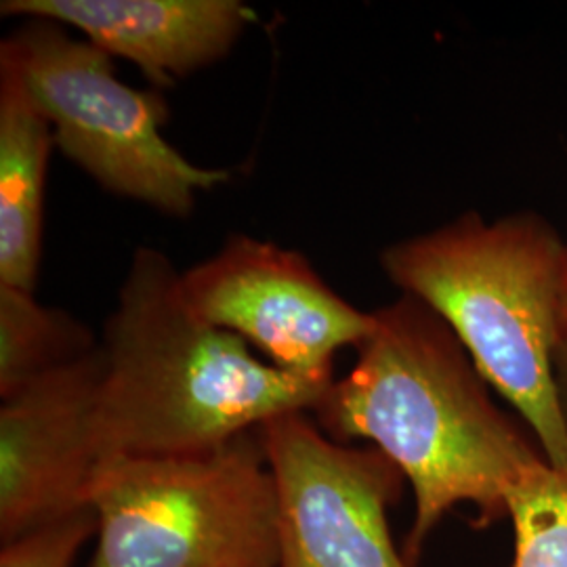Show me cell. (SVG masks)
Returning a JSON list of instances; mask_svg holds the SVG:
<instances>
[{
    "mask_svg": "<svg viewBox=\"0 0 567 567\" xmlns=\"http://www.w3.org/2000/svg\"><path fill=\"white\" fill-rule=\"evenodd\" d=\"M358 358L313 408L334 442H365L402 471L414 492L404 559L412 567L429 536L458 505L477 526L507 517V494L545 458L494 404L486 379L452 328L423 301L400 295L374 309Z\"/></svg>",
    "mask_w": 567,
    "mask_h": 567,
    "instance_id": "cell-1",
    "label": "cell"
},
{
    "mask_svg": "<svg viewBox=\"0 0 567 567\" xmlns=\"http://www.w3.org/2000/svg\"><path fill=\"white\" fill-rule=\"evenodd\" d=\"M102 351V458L208 452L284 412H313L332 385L276 368L204 322L183 297L182 271L150 246L131 259Z\"/></svg>",
    "mask_w": 567,
    "mask_h": 567,
    "instance_id": "cell-2",
    "label": "cell"
},
{
    "mask_svg": "<svg viewBox=\"0 0 567 567\" xmlns=\"http://www.w3.org/2000/svg\"><path fill=\"white\" fill-rule=\"evenodd\" d=\"M381 269L431 307L515 412L553 466L567 468V425L555 383L564 337L567 244L534 210L487 221L468 210L389 244Z\"/></svg>",
    "mask_w": 567,
    "mask_h": 567,
    "instance_id": "cell-3",
    "label": "cell"
},
{
    "mask_svg": "<svg viewBox=\"0 0 567 567\" xmlns=\"http://www.w3.org/2000/svg\"><path fill=\"white\" fill-rule=\"evenodd\" d=\"M89 567H276L278 494L259 431L185 456H107Z\"/></svg>",
    "mask_w": 567,
    "mask_h": 567,
    "instance_id": "cell-4",
    "label": "cell"
},
{
    "mask_svg": "<svg viewBox=\"0 0 567 567\" xmlns=\"http://www.w3.org/2000/svg\"><path fill=\"white\" fill-rule=\"evenodd\" d=\"M51 122L61 154L105 192L189 217L198 194L229 182V171L187 161L163 135V91L118 79L114 58L60 23L30 20L0 44Z\"/></svg>",
    "mask_w": 567,
    "mask_h": 567,
    "instance_id": "cell-5",
    "label": "cell"
},
{
    "mask_svg": "<svg viewBox=\"0 0 567 567\" xmlns=\"http://www.w3.org/2000/svg\"><path fill=\"white\" fill-rule=\"evenodd\" d=\"M257 431L278 494L276 567H410L386 522L405 477L381 450L330 440L307 410Z\"/></svg>",
    "mask_w": 567,
    "mask_h": 567,
    "instance_id": "cell-6",
    "label": "cell"
},
{
    "mask_svg": "<svg viewBox=\"0 0 567 567\" xmlns=\"http://www.w3.org/2000/svg\"><path fill=\"white\" fill-rule=\"evenodd\" d=\"M182 290L204 322L240 337L269 364L326 385L334 381V355L374 328V311L344 301L299 250L244 234L182 271Z\"/></svg>",
    "mask_w": 567,
    "mask_h": 567,
    "instance_id": "cell-7",
    "label": "cell"
},
{
    "mask_svg": "<svg viewBox=\"0 0 567 567\" xmlns=\"http://www.w3.org/2000/svg\"><path fill=\"white\" fill-rule=\"evenodd\" d=\"M102 381L100 343L93 353L42 374L2 400V545L91 511V486L102 461Z\"/></svg>",
    "mask_w": 567,
    "mask_h": 567,
    "instance_id": "cell-8",
    "label": "cell"
},
{
    "mask_svg": "<svg viewBox=\"0 0 567 567\" xmlns=\"http://www.w3.org/2000/svg\"><path fill=\"white\" fill-rule=\"evenodd\" d=\"M0 13L74 28L158 89L224 60L257 20L240 0H2Z\"/></svg>",
    "mask_w": 567,
    "mask_h": 567,
    "instance_id": "cell-9",
    "label": "cell"
},
{
    "mask_svg": "<svg viewBox=\"0 0 567 567\" xmlns=\"http://www.w3.org/2000/svg\"><path fill=\"white\" fill-rule=\"evenodd\" d=\"M51 122L0 55V284L34 292L41 269Z\"/></svg>",
    "mask_w": 567,
    "mask_h": 567,
    "instance_id": "cell-10",
    "label": "cell"
},
{
    "mask_svg": "<svg viewBox=\"0 0 567 567\" xmlns=\"http://www.w3.org/2000/svg\"><path fill=\"white\" fill-rule=\"evenodd\" d=\"M95 334L34 292L0 284V400L42 374L93 353Z\"/></svg>",
    "mask_w": 567,
    "mask_h": 567,
    "instance_id": "cell-11",
    "label": "cell"
},
{
    "mask_svg": "<svg viewBox=\"0 0 567 567\" xmlns=\"http://www.w3.org/2000/svg\"><path fill=\"white\" fill-rule=\"evenodd\" d=\"M515 529L511 567H567V468L529 466L507 494Z\"/></svg>",
    "mask_w": 567,
    "mask_h": 567,
    "instance_id": "cell-12",
    "label": "cell"
},
{
    "mask_svg": "<svg viewBox=\"0 0 567 567\" xmlns=\"http://www.w3.org/2000/svg\"><path fill=\"white\" fill-rule=\"evenodd\" d=\"M97 534L93 511L42 527L0 548V567H72L81 548Z\"/></svg>",
    "mask_w": 567,
    "mask_h": 567,
    "instance_id": "cell-13",
    "label": "cell"
},
{
    "mask_svg": "<svg viewBox=\"0 0 567 567\" xmlns=\"http://www.w3.org/2000/svg\"><path fill=\"white\" fill-rule=\"evenodd\" d=\"M555 383L559 393V405L567 425V332L561 337L555 351Z\"/></svg>",
    "mask_w": 567,
    "mask_h": 567,
    "instance_id": "cell-14",
    "label": "cell"
},
{
    "mask_svg": "<svg viewBox=\"0 0 567 567\" xmlns=\"http://www.w3.org/2000/svg\"><path fill=\"white\" fill-rule=\"evenodd\" d=\"M561 320H564V334L567 332V271H566V288H564V313H561Z\"/></svg>",
    "mask_w": 567,
    "mask_h": 567,
    "instance_id": "cell-15",
    "label": "cell"
}]
</instances>
